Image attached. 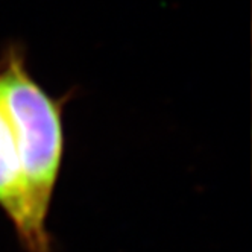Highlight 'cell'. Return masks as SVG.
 <instances>
[{
  "label": "cell",
  "mask_w": 252,
  "mask_h": 252,
  "mask_svg": "<svg viewBox=\"0 0 252 252\" xmlns=\"http://www.w3.org/2000/svg\"><path fill=\"white\" fill-rule=\"evenodd\" d=\"M0 210L11 222L25 252H53L52 236L31 205L19 148L5 108L0 103Z\"/></svg>",
  "instance_id": "7a4b0ae2"
},
{
  "label": "cell",
  "mask_w": 252,
  "mask_h": 252,
  "mask_svg": "<svg viewBox=\"0 0 252 252\" xmlns=\"http://www.w3.org/2000/svg\"><path fill=\"white\" fill-rule=\"evenodd\" d=\"M68 99L70 93L50 96L31 75L20 44L5 47L0 55V103L14 131L32 210L43 225H47L63 167L64 106Z\"/></svg>",
  "instance_id": "6da1fadb"
}]
</instances>
